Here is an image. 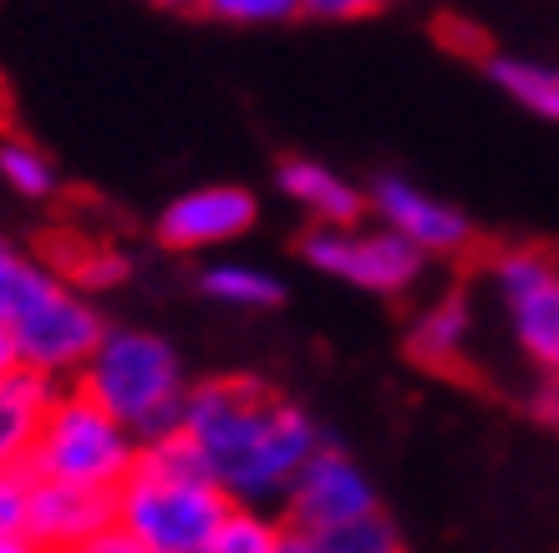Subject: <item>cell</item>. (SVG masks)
<instances>
[{
  "mask_svg": "<svg viewBox=\"0 0 559 553\" xmlns=\"http://www.w3.org/2000/svg\"><path fill=\"white\" fill-rule=\"evenodd\" d=\"M473 346V305L463 290L438 294L407 330V356L427 371H453Z\"/></svg>",
  "mask_w": 559,
  "mask_h": 553,
  "instance_id": "14",
  "label": "cell"
},
{
  "mask_svg": "<svg viewBox=\"0 0 559 553\" xmlns=\"http://www.w3.org/2000/svg\"><path fill=\"white\" fill-rule=\"evenodd\" d=\"M306 264H316L321 275L356 285L367 294H413L427 275V254L417 244H407L397 229H386L382 219L371 224H310V233L300 239Z\"/></svg>",
  "mask_w": 559,
  "mask_h": 553,
  "instance_id": "5",
  "label": "cell"
},
{
  "mask_svg": "<svg viewBox=\"0 0 559 553\" xmlns=\"http://www.w3.org/2000/svg\"><path fill=\"white\" fill-rule=\"evenodd\" d=\"M138 432L112 417V411L87 396L82 386L51 396L36 442H31V478H61V482H82V488H118L128 478V467L138 462Z\"/></svg>",
  "mask_w": 559,
  "mask_h": 553,
  "instance_id": "4",
  "label": "cell"
},
{
  "mask_svg": "<svg viewBox=\"0 0 559 553\" xmlns=\"http://www.w3.org/2000/svg\"><path fill=\"white\" fill-rule=\"evenodd\" d=\"M367 204H371V219L397 229L407 244L423 249L427 260H453V254H463L473 244V224L463 208L442 204V199H432L427 189H417V183H407L397 173L377 178L367 189Z\"/></svg>",
  "mask_w": 559,
  "mask_h": 553,
  "instance_id": "11",
  "label": "cell"
},
{
  "mask_svg": "<svg viewBox=\"0 0 559 553\" xmlns=\"http://www.w3.org/2000/svg\"><path fill=\"white\" fill-rule=\"evenodd\" d=\"M280 503H285V549H300L316 533H331V528L382 508L367 472L346 452L325 447V442L300 462V472L290 478Z\"/></svg>",
  "mask_w": 559,
  "mask_h": 553,
  "instance_id": "6",
  "label": "cell"
},
{
  "mask_svg": "<svg viewBox=\"0 0 559 553\" xmlns=\"http://www.w3.org/2000/svg\"><path fill=\"white\" fill-rule=\"evenodd\" d=\"M397 549H402V539H397V528H392V518H386L382 508L300 543V553H397Z\"/></svg>",
  "mask_w": 559,
  "mask_h": 553,
  "instance_id": "19",
  "label": "cell"
},
{
  "mask_svg": "<svg viewBox=\"0 0 559 553\" xmlns=\"http://www.w3.org/2000/svg\"><path fill=\"white\" fill-rule=\"evenodd\" d=\"M275 183L310 224H356L361 214H371L367 193L346 173H336V168H325L316 158H285Z\"/></svg>",
  "mask_w": 559,
  "mask_h": 553,
  "instance_id": "12",
  "label": "cell"
},
{
  "mask_svg": "<svg viewBox=\"0 0 559 553\" xmlns=\"http://www.w3.org/2000/svg\"><path fill=\"white\" fill-rule=\"evenodd\" d=\"M488 76L503 97H514L524 112L559 122V67L549 61H530V57H493L488 61Z\"/></svg>",
  "mask_w": 559,
  "mask_h": 553,
  "instance_id": "16",
  "label": "cell"
},
{
  "mask_svg": "<svg viewBox=\"0 0 559 553\" xmlns=\"http://www.w3.org/2000/svg\"><path fill=\"white\" fill-rule=\"evenodd\" d=\"M199 11L224 26H285L306 15V0H199Z\"/></svg>",
  "mask_w": 559,
  "mask_h": 553,
  "instance_id": "21",
  "label": "cell"
},
{
  "mask_svg": "<svg viewBox=\"0 0 559 553\" xmlns=\"http://www.w3.org/2000/svg\"><path fill=\"white\" fill-rule=\"evenodd\" d=\"M26 503H31V467H0V533L26 539Z\"/></svg>",
  "mask_w": 559,
  "mask_h": 553,
  "instance_id": "22",
  "label": "cell"
},
{
  "mask_svg": "<svg viewBox=\"0 0 559 553\" xmlns=\"http://www.w3.org/2000/svg\"><path fill=\"white\" fill-rule=\"evenodd\" d=\"M488 279L519 350L539 371L559 376V260L545 249H503Z\"/></svg>",
  "mask_w": 559,
  "mask_h": 553,
  "instance_id": "7",
  "label": "cell"
},
{
  "mask_svg": "<svg viewBox=\"0 0 559 553\" xmlns=\"http://www.w3.org/2000/svg\"><path fill=\"white\" fill-rule=\"evenodd\" d=\"M11 325H15V340H21V365H36L51 381L76 376L107 330L97 305L87 300V290H76L72 279H61V275Z\"/></svg>",
  "mask_w": 559,
  "mask_h": 553,
  "instance_id": "8",
  "label": "cell"
},
{
  "mask_svg": "<svg viewBox=\"0 0 559 553\" xmlns=\"http://www.w3.org/2000/svg\"><path fill=\"white\" fill-rule=\"evenodd\" d=\"M112 497L118 528L138 543V553H209L224 508L235 503L183 426L147 437Z\"/></svg>",
  "mask_w": 559,
  "mask_h": 553,
  "instance_id": "2",
  "label": "cell"
},
{
  "mask_svg": "<svg viewBox=\"0 0 559 553\" xmlns=\"http://www.w3.org/2000/svg\"><path fill=\"white\" fill-rule=\"evenodd\" d=\"M285 549V524L270 518L260 503H229L214 528L209 553H280Z\"/></svg>",
  "mask_w": 559,
  "mask_h": 553,
  "instance_id": "18",
  "label": "cell"
},
{
  "mask_svg": "<svg viewBox=\"0 0 559 553\" xmlns=\"http://www.w3.org/2000/svg\"><path fill=\"white\" fill-rule=\"evenodd\" d=\"M147 5H158V11H199V0H147Z\"/></svg>",
  "mask_w": 559,
  "mask_h": 553,
  "instance_id": "26",
  "label": "cell"
},
{
  "mask_svg": "<svg viewBox=\"0 0 559 553\" xmlns=\"http://www.w3.org/2000/svg\"><path fill=\"white\" fill-rule=\"evenodd\" d=\"M199 290H204L214 305H235V310H275L280 300H285V285H280L270 269H260V264H245V260L204 264Z\"/></svg>",
  "mask_w": 559,
  "mask_h": 553,
  "instance_id": "15",
  "label": "cell"
},
{
  "mask_svg": "<svg viewBox=\"0 0 559 553\" xmlns=\"http://www.w3.org/2000/svg\"><path fill=\"white\" fill-rule=\"evenodd\" d=\"M118 524V497L107 488H82L61 478H31L26 503V543L57 553H87Z\"/></svg>",
  "mask_w": 559,
  "mask_h": 553,
  "instance_id": "9",
  "label": "cell"
},
{
  "mask_svg": "<svg viewBox=\"0 0 559 553\" xmlns=\"http://www.w3.org/2000/svg\"><path fill=\"white\" fill-rule=\"evenodd\" d=\"M0 178L5 189L21 193V199H51L57 193V168L36 143L26 137H5L0 143Z\"/></svg>",
  "mask_w": 559,
  "mask_h": 553,
  "instance_id": "20",
  "label": "cell"
},
{
  "mask_svg": "<svg viewBox=\"0 0 559 553\" xmlns=\"http://www.w3.org/2000/svg\"><path fill=\"white\" fill-rule=\"evenodd\" d=\"M15 365H21V340H15V325L0 315V376L15 371Z\"/></svg>",
  "mask_w": 559,
  "mask_h": 553,
  "instance_id": "24",
  "label": "cell"
},
{
  "mask_svg": "<svg viewBox=\"0 0 559 553\" xmlns=\"http://www.w3.org/2000/svg\"><path fill=\"white\" fill-rule=\"evenodd\" d=\"M392 0H306V15H321V21H361V15H377Z\"/></svg>",
  "mask_w": 559,
  "mask_h": 553,
  "instance_id": "23",
  "label": "cell"
},
{
  "mask_svg": "<svg viewBox=\"0 0 559 553\" xmlns=\"http://www.w3.org/2000/svg\"><path fill=\"white\" fill-rule=\"evenodd\" d=\"M31 543L21 539V533H0V553H26Z\"/></svg>",
  "mask_w": 559,
  "mask_h": 553,
  "instance_id": "25",
  "label": "cell"
},
{
  "mask_svg": "<svg viewBox=\"0 0 559 553\" xmlns=\"http://www.w3.org/2000/svg\"><path fill=\"white\" fill-rule=\"evenodd\" d=\"M0 254H5V239H0Z\"/></svg>",
  "mask_w": 559,
  "mask_h": 553,
  "instance_id": "27",
  "label": "cell"
},
{
  "mask_svg": "<svg viewBox=\"0 0 559 553\" xmlns=\"http://www.w3.org/2000/svg\"><path fill=\"white\" fill-rule=\"evenodd\" d=\"M76 386L97 396L138 442L174 432L183 417V396L193 381L183 376L178 350L153 330H103L87 365L76 371Z\"/></svg>",
  "mask_w": 559,
  "mask_h": 553,
  "instance_id": "3",
  "label": "cell"
},
{
  "mask_svg": "<svg viewBox=\"0 0 559 553\" xmlns=\"http://www.w3.org/2000/svg\"><path fill=\"white\" fill-rule=\"evenodd\" d=\"M260 219V199L239 183H204L178 193L158 214V244L174 254H204V249L235 244Z\"/></svg>",
  "mask_w": 559,
  "mask_h": 553,
  "instance_id": "10",
  "label": "cell"
},
{
  "mask_svg": "<svg viewBox=\"0 0 559 553\" xmlns=\"http://www.w3.org/2000/svg\"><path fill=\"white\" fill-rule=\"evenodd\" d=\"M178 426L235 503H280L300 462L321 447V426L254 376L193 381Z\"/></svg>",
  "mask_w": 559,
  "mask_h": 553,
  "instance_id": "1",
  "label": "cell"
},
{
  "mask_svg": "<svg viewBox=\"0 0 559 553\" xmlns=\"http://www.w3.org/2000/svg\"><path fill=\"white\" fill-rule=\"evenodd\" d=\"M61 279H72L76 290H118L122 279L133 275V260L112 244H97V239H67L61 244V264H57Z\"/></svg>",
  "mask_w": 559,
  "mask_h": 553,
  "instance_id": "17",
  "label": "cell"
},
{
  "mask_svg": "<svg viewBox=\"0 0 559 553\" xmlns=\"http://www.w3.org/2000/svg\"><path fill=\"white\" fill-rule=\"evenodd\" d=\"M51 396H57V381L36 365H15L0 376V467H26Z\"/></svg>",
  "mask_w": 559,
  "mask_h": 553,
  "instance_id": "13",
  "label": "cell"
}]
</instances>
